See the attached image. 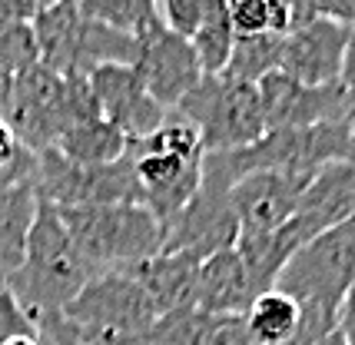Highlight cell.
<instances>
[{"mask_svg": "<svg viewBox=\"0 0 355 345\" xmlns=\"http://www.w3.org/2000/svg\"><path fill=\"white\" fill-rule=\"evenodd\" d=\"M239 239V222L232 213L230 189L213 186L200 179V189L189 203L163 222V249L159 252H183L196 263H206L209 256L226 252Z\"/></svg>", "mask_w": 355, "mask_h": 345, "instance_id": "10", "label": "cell"}, {"mask_svg": "<svg viewBox=\"0 0 355 345\" xmlns=\"http://www.w3.org/2000/svg\"><path fill=\"white\" fill-rule=\"evenodd\" d=\"M0 345H44L40 335H10V339H0Z\"/></svg>", "mask_w": 355, "mask_h": 345, "instance_id": "34", "label": "cell"}, {"mask_svg": "<svg viewBox=\"0 0 355 345\" xmlns=\"http://www.w3.org/2000/svg\"><path fill=\"white\" fill-rule=\"evenodd\" d=\"M339 87L345 90V96H349V103L355 107V27H352V33H349V44H345V57H342Z\"/></svg>", "mask_w": 355, "mask_h": 345, "instance_id": "30", "label": "cell"}, {"mask_svg": "<svg viewBox=\"0 0 355 345\" xmlns=\"http://www.w3.org/2000/svg\"><path fill=\"white\" fill-rule=\"evenodd\" d=\"M57 213L96 272L133 269L163 249V222L139 203L77 206Z\"/></svg>", "mask_w": 355, "mask_h": 345, "instance_id": "3", "label": "cell"}, {"mask_svg": "<svg viewBox=\"0 0 355 345\" xmlns=\"http://www.w3.org/2000/svg\"><path fill=\"white\" fill-rule=\"evenodd\" d=\"M315 345H352V339H349V335H345V332H342V326L336 332H329V335H325L322 342H315Z\"/></svg>", "mask_w": 355, "mask_h": 345, "instance_id": "33", "label": "cell"}, {"mask_svg": "<svg viewBox=\"0 0 355 345\" xmlns=\"http://www.w3.org/2000/svg\"><path fill=\"white\" fill-rule=\"evenodd\" d=\"M196 309H183L173 315H159L150 329L130 345H189V329H193Z\"/></svg>", "mask_w": 355, "mask_h": 345, "instance_id": "28", "label": "cell"}, {"mask_svg": "<svg viewBox=\"0 0 355 345\" xmlns=\"http://www.w3.org/2000/svg\"><path fill=\"white\" fill-rule=\"evenodd\" d=\"M93 276H96V269L87 263V256L70 239L57 206L40 200L24 263L3 289L14 296V302L40 329L46 322L60 319L63 309L80 296V289Z\"/></svg>", "mask_w": 355, "mask_h": 345, "instance_id": "1", "label": "cell"}, {"mask_svg": "<svg viewBox=\"0 0 355 345\" xmlns=\"http://www.w3.org/2000/svg\"><path fill=\"white\" fill-rule=\"evenodd\" d=\"M352 3H355V0H352Z\"/></svg>", "mask_w": 355, "mask_h": 345, "instance_id": "38", "label": "cell"}, {"mask_svg": "<svg viewBox=\"0 0 355 345\" xmlns=\"http://www.w3.org/2000/svg\"><path fill=\"white\" fill-rule=\"evenodd\" d=\"M282 57V33H252V37H236L232 57L226 63V77L239 83H259L269 73L279 70Z\"/></svg>", "mask_w": 355, "mask_h": 345, "instance_id": "22", "label": "cell"}, {"mask_svg": "<svg viewBox=\"0 0 355 345\" xmlns=\"http://www.w3.org/2000/svg\"><path fill=\"white\" fill-rule=\"evenodd\" d=\"M77 7L87 20L126 33H139L156 20V0H77Z\"/></svg>", "mask_w": 355, "mask_h": 345, "instance_id": "25", "label": "cell"}, {"mask_svg": "<svg viewBox=\"0 0 355 345\" xmlns=\"http://www.w3.org/2000/svg\"><path fill=\"white\" fill-rule=\"evenodd\" d=\"M352 216H355V153L349 159L329 163V166L315 172V179L309 183L306 196H302L299 213L282 226V233L289 236V242L299 249L319 233L336 229L342 222H349Z\"/></svg>", "mask_w": 355, "mask_h": 345, "instance_id": "14", "label": "cell"}, {"mask_svg": "<svg viewBox=\"0 0 355 345\" xmlns=\"http://www.w3.org/2000/svg\"><path fill=\"white\" fill-rule=\"evenodd\" d=\"M33 7L27 0H0V27L3 24H31Z\"/></svg>", "mask_w": 355, "mask_h": 345, "instance_id": "31", "label": "cell"}, {"mask_svg": "<svg viewBox=\"0 0 355 345\" xmlns=\"http://www.w3.org/2000/svg\"><path fill=\"white\" fill-rule=\"evenodd\" d=\"M7 123L17 133L24 150L33 157L53 150L63 130L70 123L67 116V77L46 70V67H31L27 73L14 77L10 90V107H7Z\"/></svg>", "mask_w": 355, "mask_h": 345, "instance_id": "8", "label": "cell"}, {"mask_svg": "<svg viewBox=\"0 0 355 345\" xmlns=\"http://www.w3.org/2000/svg\"><path fill=\"white\" fill-rule=\"evenodd\" d=\"M309 20H339L355 27V3L352 0H293V27Z\"/></svg>", "mask_w": 355, "mask_h": 345, "instance_id": "29", "label": "cell"}, {"mask_svg": "<svg viewBox=\"0 0 355 345\" xmlns=\"http://www.w3.org/2000/svg\"><path fill=\"white\" fill-rule=\"evenodd\" d=\"M189 345H256L243 315H193Z\"/></svg>", "mask_w": 355, "mask_h": 345, "instance_id": "26", "label": "cell"}, {"mask_svg": "<svg viewBox=\"0 0 355 345\" xmlns=\"http://www.w3.org/2000/svg\"><path fill=\"white\" fill-rule=\"evenodd\" d=\"M37 209H40V196L33 183L0 186V289L10 283V276L24 263Z\"/></svg>", "mask_w": 355, "mask_h": 345, "instance_id": "19", "label": "cell"}, {"mask_svg": "<svg viewBox=\"0 0 355 345\" xmlns=\"http://www.w3.org/2000/svg\"><path fill=\"white\" fill-rule=\"evenodd\" d=\"M156 309L130 269L96 272L60 319L40 326L44 345H130L153 326Z\"/></svg>", "mask_w": 355, "mask_h": 345, "instance_id": "2", "label": "cell"}, {"mask_svg": "<svg viewBox=\"0 0 355 345\" xmlns=\"http://www.w3.org/2000/svg\"><path fill=\"white\" fill-rule=\"evenodd\" d=\"M345 123H349V133H352V146H355V107L349 110V116H345Z\"/></svg>", "mask_w": 355, "mask_h": 345, "instance_id": "36", "label": "cell"}, {"mask_svg": "<svg viewBox=\"0 0 355 345\" xmlns=\"http://www.w3.org/2000/svg\"><path fill=\"white\" fill-rule=\"evenodd\" d=\"M299 315L302 312H299L295 299H289L279 289H269L252 299L243 319H246V329L256 345H289L299 332Z\"/></svg>", "mask_w": 355, "mask_h": 345, "instance_id": "21", "label": "cell"}, {"mask_svg": "<svg viewBox=\"0 0 355 345\" xmlns=\"http://www.w3.org/2000/svg\"><path fill=\"white\" fill-rule=\"evenodd\" d=\"M349 33H352V27L339 24V20L295 24L289 33H282L279 73L299 80L306 87H332V83H339Z\"/></svg>", "mask_w": 355, "mask_h": 345, "instance_id": "12", "label": "cell"}, {"mask_svg": "<svg viewBox=\"0 0 355 345\" xmlns=\"http://www.w3.org/2000/svg\"><path fill=\"white\" fill-rule=\"evenodd\" d=\"M319 170H256L230 189L239 236H269L282 229L302 206Z\"/></svg>", "mask_w": 355, "mask_h": 345, "instance_id": "9", "label": "cell"}, {"mask_svg": "<svg viewBox=\"0 0 355 345\" xmlns=\"http://www.w3.org/2000/svg\"><path fill=\"white\" fill-rule=\"evenodd\" d=\"M37 67V44L31 24H3L0 27V73L20 77Z\"/></svg>", "mask_w": 355, "mask_h": 345, "instance_id": "27", "label": "cell"}, {"mask_svg": "<svg viewBox=\"0 0 355 345\" xmlns=\"http://www.w3.org/2000/svg\"><path fill=\"white\" fill-rule=\"evenodd\" d=\"M143 285L146 299L153 302L156 315H173L193 309V296H196V276H200V263L183 252H156L153 259L139 263L130 269Z\"/></svg>", "mask_w": 355, "mask_h": 345, "instance_id": "18", "label": "cell"}, {"mask_svg": "<svg viewBox=\"0 0 355 345\" xmlns=\"http://www.w3.org/2000/svg\"><path fill=\"white\" fill-rule=\"evenodd\" d=\"M252 299H256V289H252V279H249L236 246L209 256L206 263H200L196 296H193V309L196 312L243 315L252 306Z\"/></svg>", "mask_w": 355, "mask_h": 345, "instance_id": "17", "label": "cell"}, {"mask_svg": "<svg viewBox=\"0 0 355 345\" xmlns=\"http://www.w3.org/2000/svg\"><path fill=\"white\" fill-rule=\"evenodd\" d=\"M263 100L266 130H302V126L345 120L352 103L339 83L332 87H306L286 73H269L256 83Z\"/></svg>", "mask_w": 355, "mask_h": 345, "instance_id": "11", "label": "cell"}, {"mask_svg": "<svg viewBox=\"0 0 355 345\" xmlns=\"http://www.w3.org/2000/svg\"><path fill=\"white\" fill-rule=\"evenodd\" d=\"M236 37L293 30V0H226Z\"/></svg>", "mask_w": 355, "mask_h": 345, "instance_id": "23", "label": "cell"}, {"mask_svg": "<svg viewBox=\"0 0 355 345\" xmlns=\"http://www.w3.org/2000/svg\"><path fill=\"white\" fill-rule=\"evenodd\" d=\"M352 222H355V216H352Z\"/></svg>", "mask_w": 355, "mask_h": 345, "instance_id": "37", "label": "cell"}, {"mask_svg": "<svg viewBox=\"0 0 355 345\" xmlns=\"http://www.w3.org/2000/svg\"><path fill=\"white\" fill-rule=\"evenodd\" d=\"M156 17L173 33L193 40L206 27L230 20V7L226 0H156Z\"/></svg>", "mask_w": 355, "mask_h": 345, "instance_id": "24", "label": "cell"}, {"mask_svg": "<svg viewBox=\"0 0 355 345\" xmlns=\"http://www.w3.org/2000/svg\"><path fill=\"white\" fill-rule=\"evenodd\" d=\"M87 80H90L103 120L116 126L130 143H143L146 136H153L173 113L163 110L146 94V87L139 83L133 67H100Z\"/></svg>", "mask_w": 355, "mask_h": 345, "instance_id": "13", "label": "cell"}, {"mask_svg": "<svg viewBox=\"0 0 355 345\" xmlns=\"http://www.w3.org/2000/svg\"><path fill=\"white\" fill-rule=\"evenodd\" d=\"M130 159L139 189V206H146L159 222L173 220L200 189L202 157L183 159L170 153H153L143 143H130Z\"/></svg>", "mask_w": 355, "mask_h": 345, "instance_id": "15", "label": "cell"}, {"mask_svg": "<svg viewBox=\"0 0 355 345\" xmlns=\"http://www.w3.org/2000/svg\"><path fill=\"white\" fill-rule=\"evenodd\" d=\"M133 70H137L139 83L146 87V94L163 110H176L183 96L202 80V67L196 60L193 44L180 33H173L170 27H163L159 17L137 33Z\"/></svg>", "mask_w": 355, "mask_h": 345, "instance_id": "7", "label": "cell"}, {"mask_svg": "<svg viewBox=\"0 0 355 345\" xmlns=\"http://www.w3.org/2000/svg\"><path fill=\"white\" fill-rule=\"evenodd\" d=\"M176 113L186 123L196 126L202 140V153H232V150H246L252 143H259L269 133L263 116V100L259 87L230 80L226 73L219 77H202Z\"/></svg>", "mask_w": 355, "mask_h": 345, "instance_id": "4", "label": "cell"}, {"mask_svg": "<svg viewBox=\"0 0 355 345\" xmlns=\"http://www.w3.org/2000/svg\"><path fill=\"white\" fill-rule=\"evenodd\" d=\"M33 186L44 203L57 206V209L139 203L130 150H126V157L107 163V166H77L57 150H44V153H37Z\"/></svg>", "mask_w": 355, "mask_h": 345, "instance_id": "6", "label": "cell"}, {"mask_svg": "<svg viewBox=\"0 0 355 345\" xmlns=\"http://www.w3.org/2000/svg\"><path fill=\"white\" fill-rule=\"evenodd\" d=\"M53 150L77 166H107V163H116L120 157H126L130 140L103 116H96V120L63 130V136L57 140Z\"/></svg>", "mask_w": 355, "mask_h": 345, "instance_id": "20", "label": "cell"}, {"mask_svg": "<svg viewBox=\"0 0 355 345\" xmlns=\"http://www.w3.org/2000/svg\"><path fill=\"white\" fill-rule=\"evenodd\" d=\"M355 285V222L325 229L289 256L276 289L299 306H322L342 312Z\"/></svg>", "mask_w": 355, "mask_h": 345, "instance_id": "5", "label": "cell"}, {"mask_svg": "<svg viewBox=\"0 0 355 345\" xmlns=\"http://www.w3.org/2000/svg\"><path fill=\"white\" fill-rule=\"evenodd\" d=\"M10 90H14V77L0 73V120H7V107H10Z\"/></svg>", "mask_w": 355, "mask_h": 345, "instance_id": "32", "label": "cell"}, {"mask_svg": "<svg viewBox=\"0 0 355 345\" xmlns=\"http://www.w3.org/2000/svg\"><path fill=\"white\" fill-rule=\"evenodd\" d=\"M27 3H31V7H33V14H37V10H44V7H50V3H57V0H27Z\"/></svg>", "mask_w": 355, "mask_h": 345, "instance_id": "35", "label": "cell"}, {"mask_svg": "<svg viewBox=\"0 0 355 345\" xmlns=\"http://www.w3.org/2000/svg\"><path fill=\"white\" fill-rule=\"evenodd\" d=\"M33 44H37V63L60 73V77H80V44L87 30V17L80 14L77 0H57L31 17Z\"/></svg>", "mask_w": 355, "mask_h": 345, "instance_id": "16", "label": "cell"}]
</instances>
